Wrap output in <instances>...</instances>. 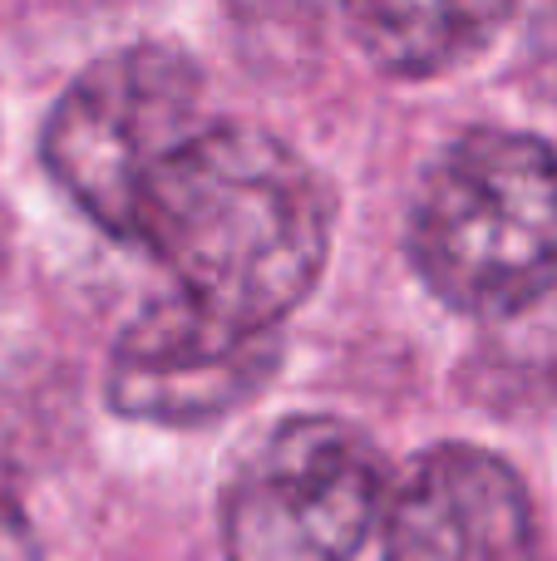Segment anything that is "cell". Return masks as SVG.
Segmentation results:
<instances>
[{
  "instance_id": "4",
  "label": "cell",
  "mask_w": 557,
  "mask_h": 561,
  "mask_svg": "<svg viewBox=\"0 0 557 561\" xmlns=\"http://www.w3.org/2000/svg\"><path fill=\"white\" fill-rule=\"evenodd\" d=\"M390 488L380 448L355 424L282 419L227 483V561H351L390 507Z\"/></svg>"
},
{
  "instance_id": "7",
  "label": "cell",
  "mask_w": 557,
  "mask_h": 561,
  "mask_svg": "<svg viewBox=\"0 0 557 561\" xmlns=\"http://www.w3.org/2000/svg\"><path fill=\"white\" fill-rule=\"evenodd\" d=\"M351 30L361 49L390 75H440L469 59L499 25H509V5H355Z\"/></svg>"
},
{
  "instance_id": "2",
  "label": "cell",
  "mask_w": 557,
  "mask_h": 561,
  "mask_svg": "<svg viewBox=\"0 0 557 561\" xmlns=\"http://www.w3.org/2000/svg\"><path fill=\"white\" fill-rule=\"evenodd\" d=\"M410 256L444 306L513 316L557 280V148L513 128L454 138L424 173Z\"/></svg>"
},
{
  "instance_id": "6",
  "label": "cell",
  "mask_w": 557,
  "mask_h": 561,
  "mask_svg": "<svg viewBox=\"0 0 557 561\" xmlns=\"http://www.w3.org/2000/svg\"><path fill=\"white\" fill-rule=\"evenodd\" d=\"M385 561H538L523 478L474 444L414 454L385 507Z\"/></svg>"
},
{
  "instance_id": "9",
  "label": "cell",
  "mask_w": 557,
  "mask_h": 561,
  "mask_svg": "<svg viewBox=\"0 0 557 561\" xmlns=\"http://www.w3.org/2000/svg\"><path fill=\"white\" fill-rule=\"evenodd\" d=\"M538 59H543V75H548V89L557 94V10L543 15V30H538Z\"/></svg>"
},
{
  "instance_id": "1",
  "label": "cell",
  "mask_w": 557,
  "mask_h": 561,
  "mask_svg": "<svg viewBox=\"0 0 557 561\" xmlns=\"http://www.w3.org/2000/svg\"><path fill=\"white\" fill-rule=\"evenodd\" d=\"M316 173L266 128L203 118L144 183L128 247L178 280V296L237 330H276L326 266Z\"/></svg>"
},
{
  "instance_id": "8",
  "label": "cell",
  "mask_w": 557,
  "mask_h": 561,
  "mask_svg": "<svg viewBox=\"0 0 557 561\" xmlns=\"http://www.w3.org/2000/svg\"><path fill=\"white\" fill-rule=\"evenodd\" d=\"M0 561H39L35 533L10 497H0Z\"/></svg>"
},
{
  "instance_id": "5",
  "label": "cell",
  "mask_w": 557,
  "mask_h": 561,
  "mask_svg": "<svg viewBox=\"0 0 557 561\" xmlns=\"http://www.w3.org/2000/svg\"><path fill=\"white\" fill-rule=\"evenodd\" d=\"M282 365L276 330H237L187 296L148 306L109 355V404L124 419L193 428L232 414Z\"/></svg>"
},
{
  "instance_id": "3",
  "label": "cell",
  "mask_w": 557,
  "mask_h": 561,
  "mask_svg": "<svg viewBox=\"0 0 557 561\" xmlns=\"http://www.w3.org/2000/svg\"><path fill=\"white\" fill-rule=\"evenodd\" d=\"M197 124L203 69L183 49L138 39L94 59L59 94L39 134V158L109 237L128 242L144 183Z\"/></svg>"
}]
</instances>
